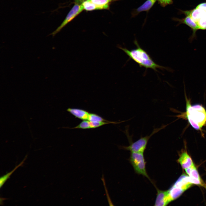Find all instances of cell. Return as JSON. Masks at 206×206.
Returning a JSON list of instances; mask_svg holds the SVG:
<instances>
[{
  "label": "cell",
  "instance_id": "cell-1",
  "mask_svg": "<svg viewBox=\"0 0 206 206\" xmlns=\"http://www.w3.org/2000/svg\"><path fill=\"white\" fill-rule=\"evenodd\" d=\"M134 43L136 46V48L130 50L120 46L118 47L123 51L130 59L137 63L140 67L151 69L156 71H157L158 68L165 69V67L156 64L147 52L140 46L136 40L134 41Z\"/></svg>",
  "mask_w": 206,
  "mask_h": 206
},
{
  "label": "cell",
  "instance_id": "cell-2",
  "mask_svg": "<svg viewBox=\"0 0 206 206\" xmlns=\"http://www.w3.org/2000/svg\"><path fill=\"white\" fill-rule=\"evenodd\" d=\"M186 111L182 114L187 119L191 126L197 130L201 131L206 125V110L201 104L191 105L189 100L186 96Z\"/></svg>",
  "mask_w": 206,
  "mask_h": 206
},
{
  "label": "cell",
  "instance_id": "cell-3",
  "mask_svg": "<svg viewBox=\"0 0 206 206\" xmlns=\"http://www.w3.org/2000/svg\"><path fill=\"white\" fill-rule=\"evenodd\" d=\"M167 125H162L160 127L154 128L149 135L141 137L140 139L134 142L131 141V137L126 129L125 133L130 142V145L127 146H119L120 148L129 150L131 152L144 153L146 149L149 140L153 135L160 130L164 128Z\"/></svg>",
  "mask_w": 206,
  "mask_h": 206
},
{
  "label": "cell",
  "instance_id": "cell-4",
  "mask_svg": "<svg viewBox=\"0 0 206 206\" xmlns=\"http://www.w3.org/2000/svg\"><path fill=\"white\" fill-rule=\"evenodd\" d=\"M129 161L136 173L146 177L153 183L146 170L143 153L131 152Z\"/></svg>",
  "mask_w": 206,
  "mask_h": 206
},
{
  "label": "cell",
  "instance_id": "cell-5",
  "mask_svg": "<svg viewBox=\"0 0 206 206\" xmlns=\"http://www.w3.org/2000/svg\"><path fill=\"white\" fill-rule=\"evenodd\" d=\"M74 5L69 11L65 19L57 28L50 35L54 37L68 23L72 20L84 10L82 3L78 1H74Z\"/></svg>",
  "mask_w": 206,
  "mask_h": 206
},
{
  "label": "cell",
  "instance_id": "cell-6",
  "mask_svg": "<svg viewBox=\"0 0 206 206\" xmlns=\"http://www.w3.org/2000/svg\"><path fill=\"white\" fill-rule=\"evenodd\" d=\"M157 191L154 206H166L171 202L168 195V191L159 189L155 186Z\"/></svg>",
  "mask_w": 206,
  "mask_h": 206
},
{
  "label": "cell",
  "instance_id": "cell-7",
  "mask_svg": "<svg viewBox=\"0 0 206 206\" xmlns=\"http://www.w3.org/2000/svg\"><path fill=\"white\" fill-rule=\"evenodd\" d=\"M186 15V17L184 18L181 19H178V20L180 22L187 25L192 29L193 33L190 39L192 40L193 38L195 37L196 31L199 29V28L196 22L189 15Z\"/></svg>",
  "mask_w": 206,
  "mask_h": 206
},
{
  "label": "cell",
  "instance_id": "cell-8",
  "mask_svg": "<svg viewBox=\"0 0 206 206\" xmlns=\"http://www.w3.org/2000/svg\"><path fill=\"white\" fill-rule=\"evenodd\" d=\"M67 111L76 118L83 120H88L90 113L84 110L75 108H68Z\"/></svg>",
  "mask_w": 206,
  "mask_h": 206
},
{
  "label": "cell",
  "instance_id": "cell-9",
  "mask_svg": "<svg viewBox=\"0 0 206 206\" xmlns=\"http://www.w3.org/2000/svg\"><path fill=\"white\" fill-rule=\"evenodd\" d=\"M178 161L184 169L190 167L193 164L191 157L185 152L181 154Z\"/></svg>",
  "mask_w": 206,
  "mask_h": 206
},
{
  "label": "cell",
  "instance_id": "cell-10",
  "mask_svg": "<svg viewBox=\"0 0 206 206\" xmlns=\"http://www.w3.org/2000/svg\"><path fill=\"white\" fill-rule=\"evenodd\" d=\"M97 7L98 10L108 9L112 2L119 0H90Z\"/></svg>",
  "mask_w": 206,
  "mask_h": 206
},
{
  "label": "cell",
  "instance_id": "cell-11",
  "mask_svg": "<svg viewBox=\"0 0 206 206\" xmlns=\"http://www.w3.org/2000/svg\"><path fill=\"white\" fill-rule=\"evenodd\" d=\"M157 1V0H147L136 9L133 14L135 15L142 11H148L153 6Z\"/></svg>",
  "mask_w": 206,
  "mask_h": 206
},
{
  "label": "cell",
  "instance_id": "cell-12",
  "mask_svg": "<svg viewBox=\"0 0 206 206\" xmlns=\"http://www.w3.org/2000/svg\"><path fill=\"white\" fill-rule=\"evenodd\" d=\"M169 196L171 201L179 197L185 191L182 189L173 186L168 190Z\"/></svg>",
  "mask_w": 206,
  "mask_h": 206
},
{
  "label": "cell",
  "instance_id": "cell-13",
  "mask_svg": "<svg viewBox=\"0 0 206 206\" xmlns=\"http://www.w3.org/2000/svg\"><path fill=\"white\" fill-rule=\"evenodd\" d=\"M193 184L187 182L183 179V176H181L175 183L173 186L180 188L185 191L190 187Z\"/></svg>",
  "mask_w": 206,
  "mask_h": 206
},
{
  "label": "cell",
  "instance_id": "cell-14",
  "mask_svg": "<svg viewBox=\"0 0 206 206\" xmlns=\"http://www.w3.org/2000/svg\"><path fill=\"white\" fill-rule=\"evenodd\" d=\"M185 170L186 173L189 176L200 181H203L194 164L190 167L185 169Z\"/></svg>",
  "mask_w": 206,
  "mask_h": 206
},
{
  "label": "cell",
  "instance_id": "cell-15",
  "mask_svg": "<svg viewBox=\"0 0 206 206\" xmlns=\"http://www.w3.org/2000/svg\"><path fill=\"white\" fill-rule=\"evenodd\" d=\"M201 10V15L196 23L199 29L206 30V11Z\"/></svg>",
  "mask_w": 206,
  "mask_h": 206
},
{
  "label": "cell",
  "instance_id": "cell-16",
  "mask_svg": "<svg viewBox=\"0 0 206 206\" xmlns=\"http://www.w3.org/2000/svg\"><path fill=\"white\" fill-rule=\"evenodd\" d=\"M25 159L26 158H24L23 160L19 164L16 166L12 171L1 177L0 178V188L3 186L4 183H5L7 179L9 178L10 176L18 168L22 165Z\"/></svg>",
  "mask_w": 206,
  "mask_h": 206
},
{
  "label": "cell",
  "instance_id": "cell-17",
  "mask_svg": "<svg viewBox=\"0 0 206 206\" xmlns=\"http://www.w3.org/2000/svg\"><path fill=\"white\" fill-rule=\"evenodd\" d=\"M82 5L84 9L87 11L98 10L96 5L90 0H84L82 3Z\"/></svg>",
  "mask_w": 206,
  "mask_h": 206
},
{
  "label": "cell",
  "instance_id": "cell-18",
  "mask_svg": "<svg viewBox=\"0 0 206 206\" xmlns=\"http://www.w3.org/2000/svg\"><path fill=\"white\" fill-rule=\"evenodd\" d=\"M88 120L91 122H101L107 121L98 115L92 113H90Z\"/></svg>",
  "mask_w": 206,
  "mask_h": 206
},
{
  "label": "cell",
  "instance_id": "cell-19",
  "mask_svg": "<svg viewBox=\"0 0 206 206\" xmlns=\"http://www.w3.org/2000/svg\"><path fill=\"white\" fill-rule=\"evenodd\" d=\"M73 129H90L89 121L88 120H83L78 125L72 128Z\"/></svg>",
  "mask_w": 206,
  "mask_h": 206
},
{
  "label": "cell",
  "instance_id": "cell-20",
  "mask_svg": "<svg viewBox=\"0 0 206 206\" xmlns=\"http://www.w3.org/2000/svg\"><path fill=\"white\" fill-rule=\"evenodd\" d=\"M101 179L102 181L103 182V184L104 185L105 191L106 192V197H107V200L108 201V203L109 204V205H113L112 204V202H111V201L110 199V196H109V194H108V193L107 189V188L106 187V185L105 179L104 178V175L103 174H102V177L101 178Z\"/></svg>",
  "mask_w": 206,
  "mask_h": 206
},
{
  "label": "cell",
  "instance_id": "cell-21",
  "mask_svg": "<svg viewBox=\"0 0 206 206\" xmlns=\"http://www.w3.org/2000/svg\"><path fill=\"white\" fill-rule=\"evenodd\" d=\"M160 4L162 7H165L166 6L172 4V0H157Z\"/></svg>",
  "mask_w": 206,
  "mask_h": 206
},
{
  "label": "cell",
  "instance_id": "cell-22",
  "mask_svg": "<svg viewBox=\"0 0 206 206\" xmlns=\"http://www.w3.org/2000/svg\"><path fill=\"white\" fill-rule=\"evenodd\" d=\"M196 7L201 10L206 11V2L199 4Z\"/></svg>",
  "mask_w": 206,
  "mask_h": 206
}]
</instances>
